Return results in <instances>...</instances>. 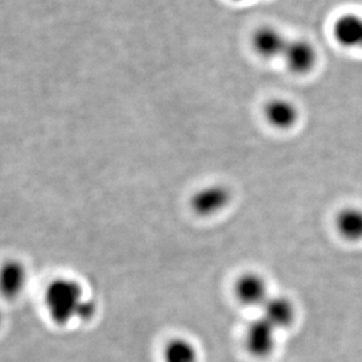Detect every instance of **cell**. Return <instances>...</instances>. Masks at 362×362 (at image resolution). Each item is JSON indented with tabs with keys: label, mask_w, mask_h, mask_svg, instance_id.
<instances>
[{
	"label": "cell",
	"mask_w": 362,
	"mask_h": 362,
	"mask_svg": "<svg viewBox=\"0 0 362 362\" xmlns=\"http://www.w3.org/2000/svg\"><path fill=\"white\" fill-rule=\"evenodd\" d=\"M28 271L18 260H8L0 266V293L13 299L21 296L28 284Z\"/></svg>",
	"instance_id": "52a82bcc"
},
{
	"label": "cell",
	"mask_w": 362,
	"mask_h": 362,
	"mask_svg": "<svg viewBox=\"0 0 362 362\" xmlns=\"http://www.w3.org/2000/svg\"><path fill=\"white\" fill-rule=\"evenodd\" d=\"M333 35L345 49H362V16L358 13L342 14L335 21Z\"/></svg>",
	"instance_id": "8992f818"
},
{
	"label": "cell",
	"mask_w": 362,
	"mask_h": 362,
	"mask_svg": "<svg viewBox=\"0 0 362 362\" xmlns=\"http://www.w3.org/2000/svg\"><path fill=\"white\" fill-rule=\"evenodd\" d=\"M288 42L281 32L272 26L259 28L252 39L255 52L266 59L284 56Z\"/></svg>",
	"instance_id": "ba28073f"
},
{
	"label": "cell",
	"mask_w": 362,
	"mask_h": 362,
	"mask_svg": "<svg viewBox=\"0 0 362 362\" xmlns=\"http://www.w3.org/2000/svg\"><path fill=\"white\" fill-rule=\"evenodd\" d=\"M1 320H3V314H1V310H0V324H1Z\"/></svg>",
	"instance_id": "4fadbf2b"
},
{
	"label": "cell",
	"mask_w": 362,
	"mask_h": 362,
	"mask_svg": "<svg viewBox=\"0 0 362 362\" xmlns=\"http://www.w3.org/2000/svg\"><path fill=\"white\" fill-rule=\"evenodd\" d=\"M335 230L344 240L362 241V209L359 206H346L335 216Z\"/></svg>",
	"instance_id": "30bf717a"
},
{
	"label": "cell",
	"mask_w": 362,
	"mask_h": 362,
	"mask_svg": "<svg viewBox=\"0 0 362 362\" xmlns=\"http://www.w3.org/2000/svg\"><path fill=\"white\" fill-rule=\"evenodd\" d=\"M234 294L245 306L260 308L271 296L265 279L253 272H247L237 279L234 284Z\"/></svg>",
	"instance_id": "3957f363"
},
{
	"label": "cell",
	"mask_w": 362,
	"mask_h": 362,
	"mask_svg": "<svg viewBox=\"0 0 362 362\" xmlns=\"http://www.w3.org/2000/svg\"><path fill=\"white\" fill-rule=\"evenodd\" d=\"M232 194L223 185H209L200 188L192 195L191 209L202 218L216 216L230 205Z\"/></svg>",
	"instance_id": "7a4b0ae2"
},
{
	"label": "cell",
	"mask_w": 362,
	"mask_h": 362,
	"mask_svg": "<svg viewBox=\"0 0 362 362\" xmlns=\"http://www.w3.org/2000/svg\"><path fill=\"white\" fill-rule=\"evenodd\" d=\"M44 303L49 317L56 324L67 325L74 320L90 321L97 306L85 294L84 288L74 279H54L44 294Z\"/></svg>",
	"instance_id": "6da1fadb"
},
{
	"label": "cell",
	"mask_w": 362,
	"mask_h": 362,
	"mask_svg": "<svg viewBox=\"0 0 362 362\" xmlns=\"http://www.w3.org/2000/svg\"><path fill=\"white\" fill-rule=\"evenodd\" d=\"M262 315L278 331L287 328L296 319V308L285 296H269L262 307Z\"/></svg>",
	"instance_id": "9c48e42d"
},
{
	"label": "cell",
	"mask_w": 362,
	"mask_h": 362,
	"mask_svg": "<svg viewBox=\"0 0 362 362\" xmlns=\"http://www.w3.org/2000/svg\"><path fill=\"white\" fill-rule=\"evenodd\" d=\"M276 329L264 317L252 321L245 335L248 352L258 358H264L273 352L276 342Z\"/></svg>",
	"instance_id": "277c9868"
},
{
	"label": "cell",
	"mask_w": 362,
	"mask_h": 362,
	"mask_svg": "<svg viewBox=\"0 0 362 362\" xmlns=\"http://www.w3.org/2000/svg\"><path fill=\"white\" fill-rule=\"evenodd\" d=\"M286 65L294 74H308L313 70L317 60V49L303 39L289 40L284 56Z\"/></svg>",
	"instance_id": "5b68a950"
},
{
	"label": "cell",
	"mask_w": 362,
	"mask_h": 362,
	"mask_svg": "<svg viewBox=\"0 0 362 362\" xmlns=\"http://www.w3.org/2000/svg\"><path fill=\"white\" fill-rule=\"evenodd\" d=\"M265 117L275 129H292L299 120V110L292 101L274 99L266 105Z\"/></svg>",
	"instance_id": "8fae6325"
},
{
	"label": "cell",
	"mask_w": 362,
	"mask_h": 362,
	"mask_svg": "<svg viewBox=\"0 0 362 362\" xmlns=\"http://www.w3.org/2000/svg\"><path fill=\"white\" fill-rule=\"evenodd\" d=\"M165 362H199L198 351L186 339H173L165 347Z\"/></svg>",
	"instance_id": "7c38bea8"
}]
</instances>
